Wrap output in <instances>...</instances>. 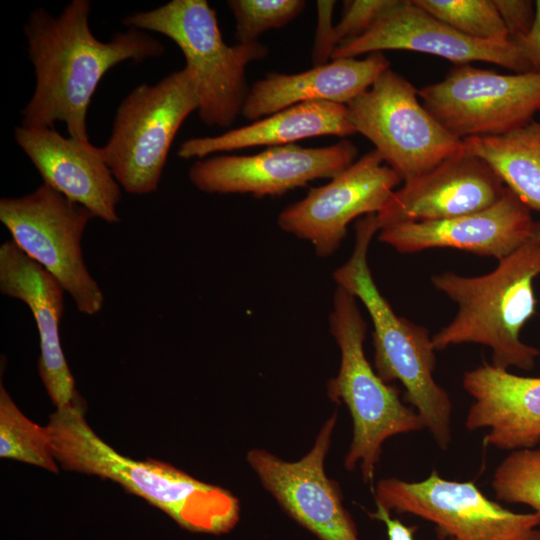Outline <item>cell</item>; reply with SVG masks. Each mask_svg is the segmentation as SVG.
<instances>
[{"instance_id": "6da1fadb", "label": "cell", "mask_w": 540, "mask_h": 540, "mask_svg": "<svg viewBox=\"0 0 540 540\" xmlns=\"http://www.w3.org/2000/svg\"><path fill=\"white\" fill-rule=\"evenodd\" d=\"M90 10L89 0H72L58 16L44 8L30 12L23 32L35 88L21 125L44 128L61 121L70 137L90 142L87 111L106 72L127 60L139 63L164 53L158 39L136 28L98 40L89 27Z\"/></svg>"}, {"instance_id": "7a4b0ae2", "label": "cell", "mask_w": 540, "mask_h": 540, "mask_svg": "<svg viewBox=\"0 0 540 540\" xmlns=\"http://www.w3.org/2000/svg\"><path fill=\"white\" fill-rule=\"evenodd\" d=\"M46 429L53 456L63 469L114 481L182 528L218 535L229 532L239 520V502L229 491L166 462L136 461L116 452L89 427L78 395L56 408Z\"/></svg>"}, {"instance_id": "3957f363", "label": "cell", "mask_w": 540, "mask_h": 540, "mask_svg": "<svg viewBox=\"0 0 540 540\" xmlns=\"http://www.w3.org/2000/svg\"><path fill=\"white\" fill-rule=\"evenodd\" d=\"M540 275V240L533 237L481 276L451 271L431 282L458 305L454 319L432 336L435 350L475 343L492 352V365L531 370L540 351L524 343L521 330L535 314L533 281Z\"/></svg>"}, {"instance_id": "277c9868", "label": "cell", "mask_w": 540, "mask_h": 540, "mask_svg": "<svg viewBox=\"0 0 540 540\" xmlns=\"http://www.w3.org/2000/svg\"><path fill=\"white\" fill-rule=\"evenodd\" d=\"M380 230L376 214L355 225V244L349 259L333 272L342 287L367 309L373 323L374 369L386 383L399 381L405 398L422 418L441 449L450 445L452 402L434 379L435 349L429 331L397 315L380 293L368 265V249Z\"/></svg>"}, {"instance_id": "5b68a950", "label": "cell", "mask_w": 540, "mask_h": 540, "mask_svg": "<svg viewBox=\"0 0 540 540\" xmlns=\"http://www.w3.org/2000/svg\"><path fill=\"white\" fill-rule=\"evenodd\" d=\"M330 333L340 350V366L327 384L329 398L347 406L353 421V437L344 465L360 466L364 482L373 481L384 442L399 434L425 428L414 408L406 406L398 389L386 383L364 353L367 325L357 299L337 286L329 314Z\"/></svg>"}, {"instance_id": "8992f818", "label": "cell", "mask_w": 540, "mask_h": 540, "mask_svg": "<svg viewBox=\"0 0 540 540\" xmlns=\"http://www.w3.org/2000/svg\"><path fill=\"white\" fill-rule=\"evenodd\" d=\"M122 22L162 34L180 48L197 81L198 115L205 125L229 127L242 114L250 89L246 67L267 56L266 46L259 41L227 45L206 0H171Z\"/></svg>"}, {"instance_id": "52a82bcc", "label": "cell", "mask_w": 540, "mask_h": 540, "mask_svg": "<svg viewBox=\"0 0 540 540\" xmlns=\"http://www.w3.org/2000/svg\"><path fill=\"white\" fill-rule=\"evenodd\" d=\"M198 108L197 81L186 66L155 84L138 85L121 101L101 150L126 192L143 195L157 190L173 140Z\"/></svg>"}, {"instance_id": "ba28073f", "label": "cell", "mask_w": 540, "mask_h": 540, "mask_svg": "<svg viewBox=\"0 0 540 540\" xmlns=\"http://www.w3.org/2000/svg\"><path fill=\"white\" fill-rule=\"evenodd\" d=\"M356 130L404 181L464 150L424 107L410 81L391 68L347 105Z\"/></svg>"}, {"instance_id": "9c48e42d", "label": "cell", "mask_w": 540, "mask_h": 540, "mask_svg": "<svg viewBox=\"0 0 540 540\" xmlns=\"http://www.w3.org/2000/svg\"><path fill=\"white\" fill-rule=\"evenodd\" d=\"M94 214L44 183L32 193L0 200V221L12 241L54 276L72 297L78 311L98 313L104 296L89 273L81 239Z\"/></svg>"}, {"instance_id": "30bf717a", "label": "cell", "mask_w": 540, "mask_h": 540, "mask_svg": "<svg viewBox=\"0 0 540 540\" xmlns=\"http://www.w3.org/2000/svg\"><path fill=\"white\" fill-rule=\"evenodd\" d=\"M376 504L433 523L454 540H540V513L513 512L487 498L472 481L448 480L436 471L408 482L385 478L375 487Z\"/></svg>"}, {"instance_id": "8fae6325", "label": "cell", "mask_w": 540, "mask_h": 540, "mask_svg": "<svg viewBox=\"0 0 540 540\" xmlns=\"http://www.w3.org/2000/svg\"><path fill=\"white\" fill-rule=\"evenodd\" d=\"M432 116L460 140L520 128L540 112V74H501L470 64L418 90Z\"/></svg>"}, {"instance_id": "7c38bea8", "label": "cell", "mask_w": 540, "mask_h": 540, "mask_svg": "<svg viewBox=\"0 0 540 540\" xmlns=\"http://www.w3.org/2000/svg\"><path fill=\"white\" fill-rule=\"evenodd\" d=\"M402 181L374 149L283 209L277 224L310 242L317 256L329 257L346 237L348 224L361 215L377 214Z\"/></svg>"}, {"instance_id": "4fadbf2b", "label": "cell", "mask_w": 540, "mask_h": 540, "mask_svg": "<svg viewBox=\"0 0 540 540\" xmlns=\"http://www.w3.org/2000/svg\"><path fill=\"white\" fill-rule=\"evenodd\" d=\"M358 154L349 140L325 147L274 146L253 155L198 159L189 169L191 183L210 194L280 196L320 178H334Z\"/></svg>"}, {"instance_id": "5bb4252c", "label": "cell", "mask_w": 540, "mask_h": 540, "mask_svg": "<svg viewBox=\"0 0 540 540\" xmlns=\"http://www.w3.org/2000/svg\"><path fill=\"white\" fill-rule=\"evenodd\" d=\"M336 420L334 413L311 450L297 461L282 460L263 449L250 450L247 461L284 511L320 540H359L340 490L324 467Z\"/></svg>"}, {"instance_id": "9a60e30c", "label": "cell", "mask_w": 540, "mask_h": 540, "mask_svg": "<svg viewBox=\"0 0 540 540\" xmlns=\"http://www.w3.org/2000/svg\"><path fill=\"white\" fill-rule=\"evenodd\" d=\"M385 50L431 54L456 65L479 61L496 64L515 73L530 72L511 39L484 41L467 37L420 8L413 0H395L365 33L339 45L332 59L355 58Z\"/></svg>"}, {"instance_id": "2e32d148", "label": "cell", "mask_w": 540, "mask_h": 540, "mask_svg": "<svg viewBox=\"0 0 540 540\" xmlns=\"http://www.w3.org/2000/svg\"><path fill=\"white\" fill-rule=\"evenodd\" d=\"M505 184L481 158L464 150L404 181L376 214L379 229L474 213L495 204Z\"/></svg>"}, {"instance_id": "e0dca14e", "label": "cell", "mask_w": 540, "mask_h": 540, "mask_svg": "<svg viewBox=\"0 0 540 540\" xmlns=\"http://www.w3.org/2000/svg\"><path fill=\"white\" fill-rule=\"evenodd\" d=\"M531 209L508 187L483 210L454 218L408 222L380 230L379 241L400 253L430 248H454L501 260L533 235Z\"/></svg>"}, {"instance_id": "ac0fdd59", "label": "cell", "mask_w": 540, "mask_h": 540, "mask_svg": "<svg viewBox=\"0 0 540 540\" xmlns=\"http://www.w3.org/2000/svg\"><path fill=\"white\" fill-rule=\"evenodd\" d=\"M18 146L56 191L108 223L120 221V185L107 166L101 147L64 137L54 127L14 129Z\"/></svg>"}, {"instance_id": "d6986e66", "label": "cell", "mask_w": 540, "mask_h": 540, "mask_svg": "<svg viewBox=\"0 0 540 540\" xmlns=\"http://www.w3.org/2000/svg\"><path fill=\"white\" fill-rule=\"evenodd\" d=\"M0 291L31 310L40 338L41 380L56 408L70 404L78 394L60 341L64 288L11 240L0 247Z\"/></svg>"}, {"instance_id": "ffe728a7", "label": "cell", "mask_w": 540, "mask_h": 540, "mask_svg": "<svg viewBox=\"0 0 540 540\" xmlns=\"http://www.w3.org/2000/svg\"><path fill=\"white\" fill-rule=\"evenodd\" d=\"M462 385L473 398L465 426L486 429L485 444L515 451L540 443V377L485 363L465 372Z\"/></svg>"}, {"instance_id": "44dd1931", "label": "cell", "mask_w": 540, "mask_h": 540, "mask_svg": "<svg viewBox=\"0 0 540 540\" xmlns=\"http://www.w3.org/2000/svg\"><path fill=\"white\" fill-rule=\"evenodd\" d=\"M388 68L383 52L364 59L337 58L297 74L270 73L249 89L242 115L257 121L292 105L330 101L347 105L365 91Z\"/></svg>"}, {"instance_id": "7402d4cb", "label": "cell", "mask_w": 540, "mask_h": 540, "mask_svg": "<svg viewBox=\"0 0 540 540\" xmlns=\"http://www.w3.org/2000/svg\"><path fill=\"white\" fill-rule=\"evenodd\" d=\"M356 133L344 104L330 101L302 102L250 125L229 130L218 136L185 140L177 151L182 159H203L214 153L267 145L284 146L305 138Z\"/></svg>"}, {"instance_id": "603a6c76", "label": "cell", "mask_w": 540, "mask_h": 540, "mask_svg": "<svg viewBox=\"0 0 540 540\" xmlns=\"http://www.w3.org/2000/svg\"><path fill=\"white\" fill-rule=\"evenodd\" d=\"M464 151L488 163L505 186L540 212V122L496 136L462 140Z\"/></svg>"}, {"instance_id": "cb8c5ba5", "label": "cell", "mask_w": 540, "mask_h": 540, "mask_svg": "<svg viewBox=\"0 0 540 540\" xmlns=\"http://www.w3.org/2000/svg\"><path fill=\"white\" fill-rule=\"evenodd\" d=\"M0 457L44 468L53 473L58 466L46 426L29 420L0 385Z\"/></svg>"}, {"instance_id": "d4e9b609", "label": "cell", "mask_w": 540, "mask_h": 540, "mask_svg": "<svg viewBox=\"0 0 540 540\" xmlns=\"http://www.w3.org/2000/svg\"><path fill=\"white\" fill-rule=\"evenodd\" d=\"M459 33L477 40L507 41L508 30L493 0H413Z\"/></svg>"}, {"instance_id": "484cf974", "label": "cell", "mask_w": 540, "mask_h": 540, "mask_svg": "<svg viewBox=\"0 0 540 540\" xmlns=\"http://www.w3.org/2000/svg\"><path fill=\"white\" fill-rule=\"evenodd\" d=\"M492 489L498 500L540 513V448L511 451L494 470Z\"/></svg>"}, {"instance_id": "4316f807", "label": "cell", "mask_w": 540, "mask_h": 540, "mask_svg": "<svg viewBox=\"0 0 540 540\" xmlns=\"http://www.w3.org/2000/svg\"><path fill=\"white\" fill-rule=\"evenodd\" d=\"M227 3L235 17L238 43L257 42L262 33L285 26L306 6L303 0H230Z\"/></svg>"}, {"instance_id": "83f0119b", "label": "cell", "mask_w": 540, "mask_h": 540, "mask_svg": "<svg viewBox=\"0 0 540 540\" xmlns=\"http://www.w3.org/2000/svg\"><path fill=\"white\" fill-rule=\"evenodd\" d=\"M344 3L342 18L334 26L337 47L365 33L395 0H353Z\"/></svg>"}, {"instance_id": "f1b7e54d", "label": "cell", "mask_w": 540, "mask_h": 540, "mask_svg": "<svg viewBox=\"0 0 540 540\" xmlns=\"http://www.w3.org/2000/svg\"><path fill=\"white\" fill-rule=\"evenodd\" d=\"M335 1H317V26L312 49V63L315 66L328 64L337 48L334 38L333 9Z\"/></svg>"}, {"instance_id": "f546056e", "label": "cell", "mask_w": 540, "mask_h": 540, "mask_svg": "<svg viewBox=\"0 0 540 540\" xmlns=\"http://www.w3.org/2000/svg\"><path fill=\"white\" fill-rule=\"evenodd\" d=\"M510 39L526 35L532 28L536 5L531 0H493Z\"/></svg>"}, {"instance_id": "4dcf8cb0", "label": "cell", "mask_w": 540, "mask_h": 540, "mask_svg": "<svg viewBox=\"0 0 540 540\" xmlns=\"http://www.w3.org/2000/svg\"><path fill=\"white\" fill-rule=\"evenodd\" d=\"M536 16L531 30L511 39L527 62L530 72L540 74V0L535 1Z\"/></svg>"}, {"instance_id": "1f68e13d", "label": "cell", "mask_w": 540, "mask_h": 540, "mask_svg": "<svg viewBox=\"0 0 540 540\" xmlns=\"http://www.w3.org/2000/svg\"><path fill=\"white\" fill-rule=\"evenodd\" d=\"M370 516L385 524L388 540H416L417 527L406 525L399 519L391 517L390 512L381 505L376 504V510L370 513Z\"/></svg>"}, {"instance_id": "d6a6232c", "label": "cell", "mask_w": 540, "mask_h": 540, "mask_svg": "<svg viewBox=\"0 0 540 540\" xmlns=\"http://www.w3.org/2000/svg\"><path fill=\"white\" fill-rule=\"evenodd\" d=\"M533 237L540 240V221H535L534 223Z\"/></svg>"}]
</instances>
